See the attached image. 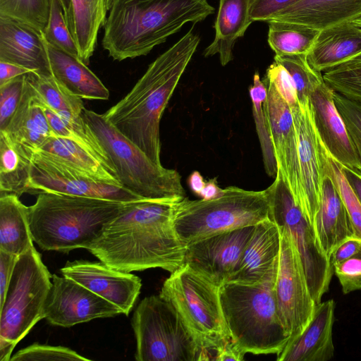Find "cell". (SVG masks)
Returning <instances> with one entry per match:
<instances>
[{
    "mask_svg": "<svg viewBox=\"0 0 361 361\" xmlns=\"http://www.w3.org/2000/svg\"><path fill=\"white\" fill-rule=\"evenodd\" d=\"M177 202H125L87 250L108 266L125 272L150 268L175 271L185 264L187 248L174 227Z\"/></svg>",
    "mask_w": 361,
    "mask_h": 361,
    "instance_id": "6da1fadb",
    "label": "cell"
},
{
    "mask_svg": "<svg viewBox=\"0 0 361 361\" xmlns=\"http://www.w3.org/2000/svg\"><path fill=\"white\" fill-rule=\"evenodd\" d=\"M190 30L159 55L132 90L104 114L124 136L161 165L159 124L162 114L199 44Z\"/></svg>",
    "mask_w": 361,
    "mask_h": 361,
    "instance_id": "7a4b0ae2",
    "label": "cell"
},
{
    "mask_svg": "<svg viewBox=\"0 0 361 361\" xmlns=\"http://www.w3.org/2000/svg\"><path fill=\"white\" fill-rule=\"evenodd\" d=\"M207 0H112L103 48L118 61L148 54L188 23L214 13Z\"/></svg>",
    "mask_w": 361,
    "mask_h": 361,
    "instance_id": "3957f363",
    "label": "cell"
},
{
    "mask_svg": "<svg viewBox=\"0 0 361 361\" xmlns=\"http://www.w3.org/2000/svg\"><path fill=\"white\" fill-rule=\"evenodd\" d=\"M125 202L52 192H40L28 207L33 241L43 250L68 253L88 247Z\"/></svg>",
    "mask_w": 361,
    "mask_h": 361,
    "instance_id": "277c9868",
    "label": "cell"
},
{
    "mask_svg": "<svg viewBox=\"0 0 361 361\" xmlns=\"http://www.w3.org/2000/svg\"><path fill=\"white\" fill-rule=\"evenodd\" d=\"M233 343L245 353H280L289 340L281 320L274 286L229 282L219 290Z\"/></svg>",
    "mask_w": 361,
    "mask_h": 361,
    "instance_id": "5b68a950",
    "label": "cell"
},
{
    "mask_svg": "<svg viewBox=\"0 0 361 361\" xmlns=\"http://www.w3.org/2000/svg\"><path fill=\"white\" fill-rule=\"evenodd\" d=\"M81 116L123 188L143 200L179 202L186 197L176 170L154 163L104 114L85 108Z\"/></svg>",
    "mask_w": 361,
    "mask_h": 361,
    "instance_id": "8992f818",
    "label": "cell"
},
{
    "mask_svg": "<svg viewBox=\"0 0 361 361\" xmlns=\"http://www.w3.org/2000/svg\"><path fill=\"white\" fill-rule=\"evenodd\" d=\"M266 191L236 186L223 189L215 198L190 200L175 205L173 224L180 241L188 245L200 240L257 224L269 219Z\"/></svg>",
    "mask_w": 361,
    "mask_h": 361,
    "instance_id": "52a82bcc",
    "label": "cell"
},
{
    "mask_svg": "<svg viewBox=\"0 0 361 361\" xmlns=\"http://www.w3.org/2000/svg\"><path fill=\"white\" fill-rule=\"evenodd\" d=\"M219 290L220 287L184 264L171 273L159 293L174 307L208 360H212L219 348L232 341Z\"/></svg>",
    "mask_w": 361,
    "mask_h": 361,
    "instance_id": "ba28073f",
    "label": "cell"
},
{
    "mask_svg": "<svg viewBox=\"0 0 361 361\" xmlns=\"http://www.w3.org/2000/svg\"><path fill=\"white\" fill-rule=\"evenodd\" d=\"M131 325L137 361L208 360L174 307L160 295L146 297L140 302Z\"/></svg>",
    "mask_w": 361,
    "mask_h": 361,
    "instance_id": "9c48e42d",
    "label": "cell"
},
{
    "mask_svg": "<svg viewBox=\"0 0 361 361\" xmlns=\"http://www.w3.org/2000/svg\"><path fill=\"white\" fill-rule=\"evenodd\" d=\"M51 278L34 246L19 255L4 303L0 306V337L17 344L37 322L44 319Z\"/></svg>",
    "mask_w": 361,
    "mask_h": 361,
    "instance_id": "30bf717a",
    "label": "cell"
},
{
    "mask_svg": "<svg viewBox=\"0 0 361 361\" xmlns=\"http://www.w3.org/2000/svg\"><path fill=\"white\" fill-rule=\"evenodd\" d=\"M265 191L269 204V218L291 238L300 257L310 294L317 305L329 289L334 268L279 169Z\"/></svg>",
    "mask_w": 361,
    "mask_h": 361,
    "instance_id": "8fae6325",
    "label": "cell"
},
{
    "mask_svg": "<svg viewBox=\"0 0 361 361\" xmlns=\"http://www.w3.org/2000/svg\"><path fill=\"white\" fill-rule=\"evenodd\" d=\"M31 193L52 192L128 202L143 200L120 185L77 169L37 150L30 163Z\"/></svg>",
    "mask_w": 361,
    "mask_h": 361,
    "instance_id": "7c38bea8",
    "label": "cell"
},
{
    "mask_svg": "<svg viewBox=\"0 0 361 361\" xmlns=\"http://www.w3.org/2000/svg\"><path fill=\"white\" fill-rule=\"evenodd\" d=\"M279 229L281 252L274 294L281 320L289 335L288 343L305 329L316 304L299 253L288 233Z\"/></svg>",
    "mask_w": 361,
    "mask_h": 361,
    "instance_id": "4fadbf2b",
    "label": "cell"
},
{
    "mask_svg": "<svg viewBox=\"0 0 361 361\" xmlns=\"http://www.w3.org/2000/svg\"><path fill=\"white\" fill-rule=\"evenodd\" d=\"M290 109L298 140L302 189L300 207L313 227L319 207L327 150L314 126L310 101L305 104L298 103Z\"/></svg>",
    "mask_w": 361,
    "mask_h": 361,
    "instance_id": "5bb4252c",
    "label": "cell"
},
{
    "mask_svg": "<svg viewBox=\"0 0 361 361\" xmlns=\"http://www.w3.org/2000/svg\"><path fill=\"white\" fill-rule=\"evenodd\" d=\"M43 317L52 325L71 327L121 314L115 305L66 276L52 275Z\"/></svg>",
    "mask_w": 361,
    "mask_h": 361,
    "instance_id": "9a60e30c",
    "label": "cell"
},
{
    "mask_svg": "<svg viewBox=\"0 0 361 361\" xmlns=\"http://www.w3.org/2000/svg\"><path fill=\"white\" fill-rule=\"evenodd\" d=\"M254 227L231 230L187 245L185 264L221 287L232 281Z\"/></svg>",
    "mask_w": 361,
    "mask_h": 361,
    "instance_id": "2e32d148",
    "label": "cell"
},
{
    "mask_svg": "<svg viewBox=\"0 0 361 361\" xmlns=\"http://www.w3.org/2000/svg\"><path fill=\"white\" fill-rule=\"evenodd\" d=\"M263 81L267 90L266 110L278 169L300 207L302 189L298 140L291 109L274 85L266 79Z\"/></svg>",
    "mask_w": 361,
    "mask_h": 361,
    "instance_id": "e0dca14e",
    "label": "cell"
},
{
    "mask_svg": "<svg viewBox=\"0 0 361 361\" xmlns=\"http://www.w3.org/2000/svg\"><path fill=\"white\" fill-rule=\"evenodd\" d=\"M61 272L115 305L126 315L133 307L142 287L136 275L115 269L102 261L67 262Z\"/></svg>",
    "mask_w": 361,
    "mask_h": 361,
    "instance_id": "ac0fdd59",
    "label": "cell"
},
{
    "mask_svg": "<svg viewBox=\"0 0 361 361\" xmlns=\"http://www.w3.org/2000/svg\"><path fill=\"white\" fill-rule=\"evenodd\" d=\"M281 252V232L269 218L255 226L231 282L274 286Z\"/></svg>",
    "mask_w": 361,
    "mask_h": 361,
    "instance_id": "d6986e66",
    "label": "cell"
},
{
    "mask_svg": "<svg viewBox=\"0 0 361 361\" xmlns=\"http://www.w3.org/2000/svg\"><path fill=\"white\" fill-rule=\"evenodd\" d=\"M334 90L322 82L309 97L314 126L330 155L341 165L361 173V164L334 99Z\"/></svg>",
    "mask_w": 361,
    "mask_h": 361,
    "instance_id": "ffe728a7",
    "label": "cell"
},
{
    "mask_svg": "<svg viewBox=\"0 0 361 361\" xmlns=\"http://www.w3.org/2000/svg\"><path fill=\"white\" fill-rule=\"evenodd\" d=\"M0 61L16 64L38 74H51L43 32L4 17H0Z\"/></svg>",
    "mask_w": 361,
    "mask_h": 361,
    "instance_id": "44dd1931",
    "label": "cell"
},
{
    "mask_svg": "<svg viewBox=\"0 0 361 361\" xmlns=\"http://www.w3.org/2000/svg\"><path fill=\"white\" fill-rule=\"evenodd\" d=\"M335 302L316 305L309 323L295 338L276 355L277 361H327L334 355L332 330Z\"/></svg>",
    "mask_w": 361,
    "mask_h": 361,
    "instance_id": "7402d4cb",
    "label": "cell"
},
{
    "mask_svg": "<svg viewBox=\"0 0 361 361\" xmlns=\"http://www.w3.org/2000/svg\"><path fill=\"white\" fill-rule=\"evenodd\" d=\"M4 132L18 150L30 159L49 137L55 136L27 74L20 104Z\"/></svg>",
    "mask_w": 361,
    "mask_h": 361,
    "instance_id": "603a6c76",
    "label": "cell"
},
{
    "mask_svg": "<svg viewBox=\"0 0 361 361\" xmlns=\"http://www.w3.org/2000/svg\"><path fill=\"white\" fill-rule=\"evenodd\" d=\"M313 227L320 246L328 258L343 241L356 236L338 188L326 169L319 207Z\"/></svg>",
    "mask_w": 361,
    "mask_h": 361,
    "instance_id": "cb8c5ba5",
    "label": "cell"
},
{
    "mask_svg": "<svg viewBox=\"0 0 361 361\" xmlns=\"http://www.w3.org/2000/svg\"><path fill=\"white\" fill-rule=\"evenodd\" d=\"M360 53L361 27L349 20L320 30L307 60L323 73Z\"/></svg>",
    "mask_w": 361,
    "mask_h": 361,
    "instance_id": "d4e9b609",
    "label": "cell"
},
{
    "mask_svg": "<svg viewBox=\"0 0 361 361\" xmlns=\"http://www.w3.org/2000/svg\"><path fill=\"white\" fill-rule=\"evenodd\" d=\"M251 0H219L214 22L215 36L213 42L204 49V57L219 55L221 66H225L233 59V49L253 22L250 18Z\"/></svg>",
    "mask_w": 361,
    "mask_h": 361,
    "instance_id": "484cf974",
    "label": "cell"
},
{
    "mask_svg": "<svg viewBox=\"0 0 361 361\" xmlns=\"http://www.w3.org/2000/svg\"><path fill=\"white\" fill-rule=\"evenodd\" d=\"M359 16H361V0H301L272 20L322 30Z\"/></svg>",
    "mask_w": 361,
    "mask_h": 361,
    "instance_id": "4316f807",
    "label": "cell"
},
{
    "mask_svg": "<svg viewBox=\"0 0 361 361\" xmlns=\"http://www.w3.org/2000/svg\"><path fill=\"white\" fill-rule=\"evenodd\" d=\"M47 44L51 73L63 86L81 99H108V89L87 65L78 57Z\"/></svg>",
    "mask_w": 361,
    "mask_h": 361,
    "instance_id": "83f0119b",
    "label": "cell"
},
{
    "mask_svg": "<svg viewBox=\"0 0 361 361\" xmlns=\"http://www.w3.org/2000/svg\"><path fill=\"white\" fill-rule=\"evenodd\" d=\"M112 0H71L66 18L68 28L78 49L80 59L89 64L104 26Z\"/></svg>",
    "mask_w": 361,
    "mask_h": 361,
    "instance_id": "f1b7e54d",
    "label": "cell"
},
{
    "mask_svg": "<svg viewBox=\"0 0 361 361\" xmlns=\"http://www.w3.org/2000/svg\"><path fill=\"white\" fill-rule=\"evenodd\" d=\"M27 211L18 195H0V250L19 256L34 246Z\"/></svg>",
    "mask_w": 361,
    "mask_h": 361,
    "instance_id": "f546056e",
    "label": "cell"
},
{
    "mask_svg": "<svg viewBox=\"0 0 361 361\" xmlns=\"http://www.w3.org/2000/svg\"><path fill=\"white\" fill-rule=\"evenodd\" d=\"M38 150L48 153L69 166L94 177L121 185L113 167L74 140L51 136Z\"/></svg>",
    "mask_w": 361,
    "mask_h": 361,
    "instance_id": "4dcf8cb0",
    "label": "cell"
},
{
    "mask_svg": "<svg viewBox=\"0 0 361 361\" xmlns=\"http://www.w3.org/2000/svg\"><path fill=\"white\" fill-rule=\"evenodd\" d=\"M31 159L23 155L4 131H0V195L20 197L31 193Z\"/></svg>",
    "mask_w": 361,
    "mask_h": 361,
    "instance_id": "1f68e13d",
    "label": "cell"
},
{
    "mask_svg": "<svg viewBox=\"0 0 361 361\" xmlns=\"http://www.w3.org/2000/svg\"><path fill=\"white\" fill-rule=\"evenodd\" d=\"M267 42L275 56L307 54L320 30L298 23L271 20Z\"/></svg>",
    "mask_w": 361,
    "mask_h": 361,
    "instance_id": "d6a6232c",
    "label": "cell"
},
{
    "mask_svg": "<svg viewBox=\"0 0 361 361\" xmlns=\"http://www.w3.org/2000/svg\"><path fill=\"white\" fill-rule=\"evenodd\" d=\"M249 93L252 103V113L262 149L264 169L270 177L275 178L278 166L266 110L267 90L264 81L260 79L258 72L254 75L253 85L250 87Z\"/></svg>",
    "mask_w": 361,
    "mask_h": 361,
    "instance_id": "836d02e7",
    "label": "cell"
},
{
    "mask_svg": "<svg viewBox=\"0 0 361 361\" xmlns=\"http://www.w3.org/2000/svg\"><path fill=\"white\" fill-rule=\"evenodd\" d=\"M27 78L42 101L56 113L81 115L85 109L82 99L70 92L51 74L30 73Z\"/></svg>",
    "mask_w": 361,
    "mask_h": 361,
    "instance_id": "e575fe53",
    "label": "cell"
},
{
    "mask_svg": "<svg viewBox=\"0 0 361 361\" xmlns=\"http://www.w3.org/2000/svg\"><path fill=\"white\" fill-rule=\"evenodd\" d=\"M274 60L289 73L300 104H306L313 91L324 82L322 73L310 66L306 54L275 56Z\"/></svg>",
    "mask_w": 361,
    "mask_h": 361,
    "instance_id": "d590c367",
    "label": "cell"
},
{
    "mask_svg": "<svg viewBox=\"0 0 361 361\" xmlns=\"http://www.w3.org/2000/svg\"><path fill=\"white\" fill-rule=\"evenodd\" d=\"M51 5V0H0V17L28 24L43 32Z\"/></svg>",
    "mask_w": 361,
    "mask_h": 361,
    "instance_id": "8d00e7d4",
    "label": "cell"
},
{
    "mask_svg": "<svg viewBox=\"0 0 361 361\" xmlns=\"http://www.w3.org/2000/svg\"><path fill=\"white\" fill-rule=\"evenodd\" d=\"M43 34L49 44L79 58L78 49L68 28L60 0H51L49 20Z\"/></svg>",
    "mask_w": 361,
    "mask_h": 361,
    "instance_id": "74e56055",
    "label": "cell"
},
{
    "mask_svg": "<svg viewBox=\"0 0 361 361\" xmlns=\"http://www.w3.org/2000/svg\"><path fill=\"white\" fill-rule=\"evenodd\" d=\"M325 169L334 180L351 221L356 236L361 238V204L341 170V165L327 152Z\"/></svg>",
    "mask_w": 361,
    "mask_h": 361,
    "instance_id": "f35d334b",
    "label": "cell"
},
{
    "mask_svg": "<svg viewBox=\"0 0 361 361\" xmlns=\"http://www.w3.org/2000/svg\"><path fill=\"white\" fill-rule=\"evenodd\" d=\"M322 75L326 84L335 92L361 104V64L329 70Z\"/></svg>",
    "mask_w": 361,
    "mask_h": 361,
    "instance_id": "ab89813d",
    "label": "cell"
},
{
    "mask_svg": "<svg viewBox=\"0 0 361 361\" xmlns=\"http://www.w3.org/2000/svg\"><path fill=\"white\" fill-rule=\"evenodd\" d=\"M39 360L90 361V359L66 347L33 343L18 350L10 360V361Z\"/></svg>",
    "mask_w": 361,
    "mask_h": 361,
    "instance_id": "60d3db41",
    "label": "cell"
},
{
    "mask_svg": "<svg viewBox=\"0 0 361 361\" xmlns=\"http://www.w3.org/2000/svg\"><path fill=\"white\" fill-rule=\"evenodd\" d=\"M334 99L361 164V104L334 91Z\"/></svg>",
    "mask_w": 361,
    "mask_h": 361,
    "instance_id": "b9f144b4",
    "label": "cell"
},
{
    "mask_svg": "<svg viewBox=\"0 0 361 361\" xmlns=\"http://www.w3.org/2000/svg\"><path fill=\"white\" fill-rule=\"evenodd\" d=\"M26 75L18 76L0 85V131L6 129L20 104Z\"/></svg>",
    "mask_w": 361,
    "mask_h": 361,
    "instance_id": "7bdbcfd3",
    "label": "cell"
},
{
    "mask_svg": "<svg viewBox=\"0 0 361 361\" xmlns=\"http://www.w3.org/2000/svg\"><path fill=\"white\" fill-rule=\"evenodd\" d=\"M264 79L274 85L290 108L299 103L293 81L288 71L281 64L274 61L267 68Z\"/></svg>",
    "mask_w": 361,
    "mask_h": 361,
    "instance_id": "ee69618b",
    "label": "cell"
},
{
    "mask_svg": "<svg viewBox=\"0 0 361 361\" xmlns=\"http://www.w3.org/2000/svg\"><path fill=\"white\" fill-rule=\"evenodd\" d=\"M344 294L361 290V252L334 267Z\"/></svg>",
    "mask_w": 361,
    "mask_h": 361,
    "instance_id": "f6af8a7d",
    "label": "cell"
},
{
    "mask_svg": "<svg viewBox=\"0 0 361 361\" xmlns=\"http://www.w3.org/2000/svg\"><path fill=\"white\" fill-rule=\"evenodd\" d=\"M301 0H251L250 18L254 21L268 22L283 11Z\"/></svg>",
    "mask_w": 361,
    "mask_h": 361,
    "instance_id": "bcb514c9",
    "label": "cell"
},
{
    "mask_svg": "<svg viewBox=\"0 0 361 361\" xmlns=\"http://www.w3.org/2000/svg\"><path fill=\"white\" fill-rule=\"evenodd\" d=\"M18 255L0 250V306L4 303Z\"/></svg>",
    "mask_w": 361,
    "mask_h": 361,
    "instance_id": "7dc6e473",
    "label": "cell"
},
{
    "mask_svg": "<svg viewBox=\"0 0 361 361\" xmlns=\"http://www.w3.org/2000/svg\"><path fill=\"white\" fill-rule=\"evenodd\" d=\"M361 252V238L353 236L343 241L331 253L329 259L331 266L336 265Z\"/></svg>",
    "mask_w": 361,
    "mask_h": 361,
    "instance_id": "c3c4849f",
    "label": "cell"
},
{
    "mask_svg": "<svg viewBox=\"0 0 361 361\" xmlns=\"http://www.w3.org/2000/svg\"><path fill=\"white\" fill-rule=\"evenodd\" d=\"M33 73L23 66L0 61V85L23 75Z\"/></svg>",
    "mask_w": 361,
    "mask_h": 361,
    "instance_id": "681fc988",
    "label": "cell"
},
{
    "mask_svg": "<svg viewBox=\"0 0 361 361\" xmlns=\"http://www.w3.org/2000/svg\"><path fill=\"white\" fill-rule=\"evenodd\" d=\"M245 353L230 342L219 348L214 353L212 360L216 361H241Z\"/></svg>",
    "mask_w": 361,
    "mask_h": 361,
    "instance_id": "f907efd6",
    "label": "cell"
},
{
    "mask_svg": "<svg viewBox=\"0 0 361 361\" xmlns=\"http://www.w3.org/2000/svg\"><path fill=\"white\" fill-rule=\"evenodd\" d=\"M341 170L361 204V173L342 165Z\"/></svg>",
    "mask_w": 361,
    "mask_h": 361,
    "instance_id": "816d5d0a",
    "label": "cell"
},
{
    "mask_svg": "<svg viewBox=\"0 0 361 361\" xmlns=\"http://www.w3.org/2000/svg\"><path fill=\"white\" fill-rule=\"evenodd\" d=\"M223 189L219 187L216 178H214L205 182V185L200 193L202 199L209 200L217 197L222 194Z\"/></svg>",
    "mask_w": 361,
    "mask_h": 361,
    "instance_id": "f5cc1de1",
    "label": "cell"
},
{
    "mask_svg": "<svg viewBox=\"0 0 361 361\" xmlns=\"http://www.w3.org/2000/svg\"><path fill=\"white\" fill-rule=\"evenodd\" d=\"M188 182L190 190L195 194L200 195V193L205 185V181L200 173L197 171H193L189 176Z\"/></svg>",
    "mask_w": 361,
    "mask_h": 361,
    "instance_id": "db71d44e",
    "label": "cell"
},
{
    "mask_svg": "<svg viewBox=\"0 0 361 361\" xmlns=\"http://www.w3.org/2000/svg\"><path fill=\"white\" fill-rule=\"evenodd\" d=\"M16 343L0 337V361H10L11 353Z\"/></svg>",
    "mask_w": 361,
    "mask_h": 361,
    "instance_id": "11a10c76",
    "label": "cell"
},
{
    "mask_svg": "<svg viewBox=\"0 0 361 361\" xmlns=\"http://www.w3.org/2000/svg\"><path fill=\"white\" fill-rule=\"evenodd\" d=\"M351 20L353 23H355L356 25H357L359 27H361V16H359V17L354 18ZM359 64H361V53L359 54L358 55L353 57L352 59L336 66V67H334L331 69L343 68L352 66H355V65H359ZM331 69H330V70H331Z\"/></svg>",
    "mask_w": 361,
    "mask_h": 361,
    "instance_id": "9f6ffc18",
    "label": "cell"
},
{
    "mask_svg": "<svg viewBox=\"0 0 361 361\" xmlns=\"http://www.w3.org/2000/svg\"><path fill=\"white\" fill-rule=\"evenodd\" d=\"M60 1L64 11L65 17L66 18L71 7V0H60Z\"/></svg>",
    "mask_w": 361,
    "mask_h": 361,
    "instance_id": "6f0895ef",
    "label": "cell"
}]
</instances>
